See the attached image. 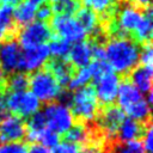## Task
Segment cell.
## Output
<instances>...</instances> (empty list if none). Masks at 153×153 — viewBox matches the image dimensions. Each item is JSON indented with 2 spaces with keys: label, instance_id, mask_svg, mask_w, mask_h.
<instances>
[{
  "label": "cell",
  "instance_id": "cell-2",
  "mask_svg": "<svg viewBox=\"0 0 153 153\" xmlns=\"http://www.w3.org/2000/svg\"><path fill=\"white\" fill-rule=\"evenodd\" d=\"M67 106L69 108L74 118H78L82 124L93 121L98 116L99 103L96 97L93 86L86 85L75 90L71 94Z\"/></svg>",
  "mask_w": 153,
  "mask_h": 153
},
{
  "label": "cell",
  "instance_id": "cell-4",
  "mask_svg": "<svg viewBox=\"0 0 153 153\" xmlns=\"http://www.w3.org/2000/svg\"><path fill=\"white\" fill-rule=\"evenodd\" d=\"M2 94L7 111L12 112V115L23 118V117H30L35 112L39 111L41 102L30 91H17V92L5 91Z\"/></svg>",
  "mask_w": 153,
  "mask_h": 153
},
{
  "label": "cell",
  "instance_id": "cell-6",
  "mask_svg": "<svg viewBox=\"0 0 153 153\" xmlns=\"http://www.w3.org/2000/svg\"><path fill=\"white\" fill-rule=\"evenodd\" d=\"M53 36L54 35L50 25L48 23H43L38 20L23 26L22 29H19L17 33L18 44L23 49L47 44Z\"/></svg>",
  "mask_w": 153,
  "mask_h": 153
},
{
  "label": "cell",
  "instance_id": "cell-31",
  "mask_svg": "<svg viewBox=\"0 0 153 153\" xmlns=\"http://www.w3.org/2000/svg\"><path fill=\"white\" fill-rule=\"evenodd\" d=\"M54 13L53 10L50 7V5L48 2H44L42 5L38 6V8L36 10V18L38 19V22H43V23H48L51 20Z\"/></svg>",
  "mask_w": 153,
  "mask_h": 153
},
{
  "label": "cell",
  "instance_id": "cell-21",
  "mask_svg": "<svg viewBox=\"0 0 153 153\" xmlns=\"http://www.w3.org/2000/svg\"><path fill=\"white\" fill-rule=\"evenodd\" d=\"M130 79H128L141 93L152 92V67L139 66L135 67L130 73Z\"/></svg>",
  "mask_w": 153,
  "mask_h": 153
},
{
  "label": "cell",
  "instance_id": "cell-15",
  "mask_svg": "<svg viewBox=\"0 0 153 153\" xmlns=\"http://www.w3.org/2000/svg\"><path fill=\"white\" fill-rule=\"evenodd\" d=\"M142 97H143L142 93L128 79H124V80L120 81V86H118L116 99H117L118 108L122 111H124L126 109L131 106L134 103L140 100Z\"/></svg>",
  "mask_w": 153,
  "mask_h": 153
},
{
  "label": "cell",
  "instance_id": "cell-16",
  "mask_svg": "<svg viewBox=\"0 0 153 153\" xmlns=\"http://www.w3.org/2000/svg\"><path fill=\"white\" fill-rule=\"evenodd\" d=\"M123 0H84V4L98 14L100 23L109 22Z\"/></svg>",
  "mask_w": 153,
  "mask_h": 153
},
{
  "label": "cell",
  "instance_id": "cell-20",
  "mask_svg": "<svg viewBox=\"0 0 153 153\" xmlns=\"http://www.w3.org/2000/svg\"><path fill=\"white\" fill-rule=\"evenodd\" d=\"M36 10L37 6L30 0L19 1L16 5V8H13V20L17 27L22 29L23 26L32 23L36 16Z\"/></svg>",
  "mask_w": 153,
  "mask_h": 153
},
{
  "label": "cell",
  "instance_id": "cell-36",
  "mask_svg": "<svg viewBox=\"0 0 153 153\" xmlns=\"http://www.w3.org/2000/svg\"><path fill=\"white\" fill-rule=\"evenodd\" d=\"M26 153H51V151L39 143H32L26 149Z\"/></svg>",
  "mask_w": 153,
  "mask_h": 153
},
{
  "label": "cell",
  "instance_id": "cell-3",
  "mask_svg": "<svg viewBox=\"0 0 153 153\" xmlns=\"http://www.w3.org/2000/svg\"><path fill=\"white\" fill-rule=\"evenodd\" d=\"M29 87L31 88L30 92L39 102L45 103H53L63 92L60 84L47 68L38 69L29 76Z\"/></svg>",
  "mask_w": 153,
  "mask_h": 153
},
{
  "label": "cell",
  "instance_id": "cell-24",
  "mask_svg": "<svg viewBox=\"0 0 153 153\" xmlns=\"http://www.w3.org/2000/svg\"><path fill=\"white\" fill-rule=\"evenodd\" d=\"M71 47H72V43L67 42L66 39L60 38V37H56V36L51 37L50 43L48 45L49 54H51L54 56V59H67Z\"/></svg>",
  "mask_w": 153,
  "mask_h": 153
},
{
  "label": "cell",
  "instance_id": "cell-32",
  "mask_svg": "<svg viewBox=\"0 0 153 153\" xmlns=\"http://www.w3.org/2000/svg\"><path fill=\"white\" fill-rule=\"evenodd\" d=\"M27 147L22 142H8L0 145V153H26Z\"/></svg>",
  "mask_w": 153,
  "mask_h": 153
},
{
  "label": "cell",
  "instance_id": "cell-22",
  "mask_svg": "<svg viewBox=\"0 0 153 153\" xmlns=\"http://www.w3.org/2000/svg\"><path fill=\"white\" fill-rule=\"evenodd\" d=\"M25 128H26V133H25V137L36 143L38 140L39 134L47 128L45 124V118L42 111H37L33 115H31L27 120V122L25 123Z\"/></svg>",
  "mask_w": 153,
  "mask_h": 153
},
{
  "label": "cell",
  "instance_id": "cell-7",
  "mask_svg": "<svg viewBox=\"0 0 153 153\" xmlns=\"http://www.w3.org/2000/svg\"><path fill=\"white\" fill-rule=\"evenodd\" d=\"M50 27L53 35L66 39L69 43H76L85 39L86 33L79 25L76 19L71 16H53Z\"/></svg>",
  "mask_w": 153,
  "mask_h": 153
},
{
  "label": "cell",
  "instance_id": "cell-38",
  "mask_svg": "<svg viewBox=\"0 0 153 153\" xmlns=\"http://www.w3.org/2000/svg\"><path fill=\"white\" fill-rule=\"evenodd\" d=\"M19 1L22 0H0V4L1 5H10V6H16Z\"/></svg>",
  "mask_w": 153,
  "mask_h": 153
},
{
  "label": "cell",
  "instance_id": "cell-19",
  "mask_svg": "<svg viewBox=\"0 0 153 153\" xmlns=\"http://www.w3.org/2000/svg\"><path fill=\"white\" fill-rule=\"evenodd\" d=\"M152 30H153V26H152V6H149L143 11L142 19L140 20L137 27L133 32L131 39H134L140 47L148 44V43H151Z\"/></svg>",
  "mask_w": 153,
  "mask_h": 153
},
{
  "label": "cell",
  "instance_id": "cell-29",
  "mask_svg": "<svg viewBox=\"0 0 153 153\" xmlns=\"http://www.w3.org/2000/svg\"><path fill=\"white\" fill-rule=\"evenodd\" d=\"M115 153H146L141 141L134 140L128 142H122L121 145L116 146Z\"/></svg>",
  "mask_w": 153,
  "mask_h": 153
},
{
  "label": "cell",
  "instance_id": "cell-10",
  "mask_svg": "<svg viewBox=\"0 0 153 153\" xmlns=\"http://www.w3.org/2000/svg\"><path fill=\"white\" fill-rule=\"evenodd\" d=\"M22 49L17 41L11 39L0 43V72L2 74H14L19 71Z\"/></svg>",
  "mask_w": 153,
  "mask_h": 153
},
{
  "label": "cell",
  "instance_id": "cell-39",
  "mask_svg": "<svg viewBox=\"0 0 153 153\" xmlns=\"http://www.w3.org/2000/svg\"><path fill=\"white\" fill-rule=\"evenodd\" d=\"M97 149L96 148H91V147H82V148H80V153H94Z\"/></svg>",
  "mask_w": 153,
  "mask_h": 153
},
{
  "label": "cell",
  "instance_id": "cell-5",
  "mask_svg": "<svg viewBox=\"0 0 153 153\" xmlns=\"http://www.w3.org/2000/svg\"><path fill=\"white\" fill-rule=\"evenodd\" d=\"M47 128L57 135L66 134L74 126V117L69 108L63 103H49L42 111Z\"/></svg>",
  "mask_w": 153,
  "mask_h": 153
},
{
  "label": "cell",
  "instance_id": "cell-23",
  "mask_svg": "<svg viewBox=\"0 0 153 153\" xmlns=\"http://www.w3.org/2000/svg\"><path fill=\"white\" fill-rule=\"evenodd\" d=\"M123 112L129 118L135 120L140 123H148L149 116H151V104L147 102L145 97H142L140 100L134 103L131 106L126 109Z\"/></svg>",
  "mask_w": 153,
  "mask_h": 153
},
{
  "label": "cell",
  "instance_id": "cell-37",
  "mask_svg": "<svg viewBox=\"0 0 153 153\" xmlns=\"http://www.w3.org/2000/svg\"><path fill=\"white\" fill-rule=\"evenodd\" d=\"M5 87H6V79L4 78V74L0 72V93L5 92Z\"/></svg>",
  "mask_w": 153,
  "mask_h": 153
},
{
  "label": "cell",
  "instance_id": "cell-9",
  "mask_svg": "<svg viewBox=\"0 0 153 153\" xmlns=\"http://www.w3.org/2000/svg\"><path fill=\"white\" fill-rule=\"evenodd\" d=\"M93 82L96 85V87L93 88H94L98 103L103 104L104 106L112 105V103L116 100L117 91L120 86L118 75L115 72H111Z\"/></svg>",
  "mask_w": 153,
  "mask_h": 153
},
{
  "label": "cell",
  "instance_id": "cell-35",
  "mask_svg": "<svg viewBox=\"0 0 153 153\" xmlns=\"http://www.w3.org/2000/svg\"><path fill=\"white\" fill-rule=\"evenodd\" d=\"M123 2L137 7L140 10H146L147 7L151 6V0H123Z\"/></svg>",
  "mask_w": 153,
  "mask_h": 153
},
{
  "label": "cell",
  "instance_id": "cell-11",
  "mask_svg": "<svg viewBox=\"0 0 153 153\" xmlns=\"http://www.w3.org/2000/svg\"><path fill=\"white\" fill-rule=\"evenodd\" d=\"M26 128L22 117L16 115H6L0 122V141L2 143L20 142L25 137Z\"/></svg>",
  "mask_w": 153,
  "mask_h": 153
},
{
  "label": "cell",
  "instance_id": "cell-8",
  "mask_svg": "<svg viewBox=\"0 0 153 153\" xmlns=\"http://www.w3.org/2000/svg\"><path fill=\"white\" fill-rule=\"evenodd\" d=\"M48 44H42L37 47H31L22 49L19 71L24 72H36L41 69L49 59Z\"/></svg>",
  "mask_w": 153,
  "mask_h": 153
},
{
  "label": "cell",
  "instance_id": "cell-18",
  "mask_svg": "<svg viewBox=\"0 0 153 153\" xmlns=\"http://www.w3.org/2000/svg\"><path fill=\"white\" fill-rule=\"evenodd\" d=\"M146 126H147V123H140L135 120L126 117L123 120V122L121 123L116 136H118V140L121 142L139 140V137H142Z\"/></svg>",
  "mask_w": 153,
  "mask_h": 153
},
{
  "label": "cell",
  "instance_id": "cell-13",
  "mask_svg": "<svg viewBox=\"0 0 153 153\" xmlns=\"http://www.w3.org/2000/svg\"><path fill=\"white\" fill-rule=\"evenodd\" d=\"M73 68H84L92 62V42L91 39H82L71 47L66 59Z\"/></svg>",
  "mask_w": 153,
  "mask_h": 153
},
{
  "label": "cell",
  "instance_id": "cell-34",
  "mask_svg": "<svg viewBox=\"0 0 153 153\" xmlns=\"http://www.w3.org/2000/svg\"><path fill=\"white\" fill-rule=\"evenodd\" d=\"M51 153H80V147L78 145L71 142H61L55 148H53Z\"/></svg>",
  "mask_w": 153,
  "mask_h": 153
},
{
  "label": "cell",
  "instance_id": "cell-27",
  "mask_svg": "<svg viewBox=\"0 0 153 153\" xmlns=\"http://www.w3.org/2000/svg\"><path fill=\"white\" fill-rule=\"evenodd\" d=\"M29 87V76L25 73H14L11 74L8 80H6L5 91L8 92H17V91H26Z\"/></svg>",
  "mask_w": 153,
  "mask_h": 153
},
{
  "label": "cell",
  "instance_id": "cell-33",
  "mask_svg": "<svg viewBox=\"0 0 153 153\" xmlns=\"http://www.w3.org/2000/svg\"><path fill=\"white\" fill-rule=\"evenodd\" d=\"M142 146L145 148V151H147V153H151L152 148H153V131H152V126L151 122L147 123L145 133L142 135Z\"/></svg>",
  "mask_w": 153,
  "mask_h": 153
},
{
  "label": "cell",
  "instance_id": "cell-28",
  "mask_svg": "<svg viewBox=\"0 0 153 153\" xmlns=\"http://www.w3.org/2000/svg\"><path fill=\"white\" fill-rule=\"evenodd\" d=\"M37 142H39V145H42V146L51 149V148H55L60 143V135H57L56 133H54L50 129L45 128L39 134Z\"/></svg>",
  "mask_w": 153,
  "mask_h": 153
},
{
  "label": "cell",
  "instance_id": "cell-17",
  "mask_svg": "<svg viewBox=\"0 0 153 153\" xmlns=\"http://www.w3.org/2000/svg\"><path fill=\"white\" fill-rule=\"evenodd\" d=\"M47 69L51 73L60 86H67L75 68L66 59H53L47 63Z\"/></svg>",
  "mask_w": 153,
  "mask_h": 153
},
{
  "label": "cell",
  "instance_id": "cell-40",
  "mask_svg": "<svg viewBox=\"0 0 153 153\" xmlns=\"http://www.w3.org/2000/svg\"><path fill=\"white\" fill-rule=\"evenodd\" d=\"M31 2H33L36 6L37 5H42V4H44V2H48V0H30Z\"/></svg>",
  "mask_w": 153,
  "mask_h": 153
},
{
  "label": "cell",
  "instance_id": "cell-14",
  "mask_svg": "<svg viewBox=\"0 0 153 153\" xmlns=\"http://www.w3.org/2000/svg\"><path fill=\"white\" fill-rule=\"evenodd\" d=\"M19 29L13 20V6H0V43L14 39Z\"/></svg>",
  "mask_w": 153,
  "mask_h": 153
},
{
  "label": "cell",
  "instance_id": "cell-1",
  "mask_svg": "<svg viewBox=\"0 0 153 153\" xmlns=\"http://www.w3.org/2000/svg\"><path fill=\"white\" fill-rule=\"evenodd\" d=\"M104 50L105 61L116 74L130 73L139 62L140 45L130 37H109Z\"/></svg>",
  "mask_w": 153,
  "mask_h": 153
},
{
  "label": "cell",
  "instance_id": "cell-26",
  "mask_svg": "<svg viewBox=\"0 0 153 153\" xmlns=\"http://www.w3.org/2000/svg\"><path fill=\"white\" fill-rule=\"evenodd\" d=\"M88 137V133L86 127L82 123L79 124H74L66 134H65V139L67 142L74 143V145H82L87 141Z\"/></svg>",
  "mask_w": 153,
  "mask_h": 153
},
{
  "label": "cell",
  "instance_id": "cell-41",
  "mask_svg": "<svg viewBox=\"0 0 153 153\" xmlns=\"http://www.w3.org/2000/svg\"><path fill=\"white\" fill-rule=\"evenodd\" d=\"M0 5H1V4H0Z\"/></svg>",
  "mask_w": 153,
  "mask_h": 153
},
{
  "label": "cell",
  "instance_id": "cell-25",
  "mask_svg": "<svg viewBox=\"0 0 153 153\" xmlns=\"http://www.w3.org/2000/svg\"><path fill=\"white\" fill-rule=\"evenodd\" d=\"M91 80H92V75H91V71L87 66V67L78 68L76 71H74L67 86L71 91H75V90H79V88L86 86Z\"/></svg>",
  "mask_w": 153,
  "mask_h": 153
},
{
  "label": "cell",
  "instance_id": "cell-12",
  "mask_svg": "<svg viewBox=\"0 0 153 153\" xmlns=\"http://www.w3.org/2000/svg\"><path fill=\"white\" fill-rule=\"evenodd\" d=\"M124 118L126 115L118 106L109 105L100 111L98 124L103 129V133L106 136L114 137L117 135V130Z\"/></svg>",
  "mask_w": 153,
  "mask_h": 153
},
{
  "label": "cell",
  "instance_id": "cell-30",
  "mask_svg": "<svg viewBox=\"0 0 153 153\" xmlns=\"http://www.w3.org/2000/svg\"><path fill=\"white\" fill-rule=\"evenodd\" d=\"M139 61H140L141 66L152 67L153 53H152V45H151V43L145 44V45H141L140 54H139Z\"/></svg>",
  "mask_w": 153,
  "mask_h": 153
}]
</instances>
